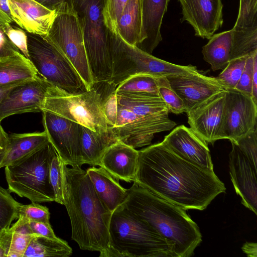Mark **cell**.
<instances>
[{"label":"cell","instance_id":"cell-1","mask_svg":"<svg viewBox=\"0 0 257 257\" xmlns=\"http://www.w3.org/2000/svg\"><path fill=\"white\" fill-rule=\"evenodd\" d=\"M138 153L134 182L185 210H205L218 194L225 192L224 183L213 170L181 158L162 142Z\"/></svg>","mask_w":257,"mask_h":257},{"label":"cell","instance_id":"cell-2","mask_svg":"<svg viewBox=\"0 0 257 257\" xmlns=\"http://www.w3.org/2000/svg\"><path fill=\"white\" fill-rule=\"evenodd\" d=\"M63 205L71 226V238L80 249L96 251L103 257L109 243L112 212L97 195L86 171L62 162Z\"/></svg>","mask_w":257,"mask_h":257},{"label":"cell","instance_id":"cell-3","mask_svg":"<svg viewBox=\"0 0 257 257\" xmlns=\"http://www.w3.org/2000/svg\"><path fill=\"white\" fill-rule=\"evenodd\" d=\"M122 204L137 217L174 243L177 257H190L202 241L197 224L183 208L134 182Z\"/></svg>","mask_w":257,"mask_h":257},{"label":"cell","instance_id":"cell-4","mask_svg":"<svg viewBox=\"0 0 257 257\" xmlns=\"http://www.w3.org/2000/svg\"><path fill=\"white\" fill-rule=\"evenodd\" d=\"M103 257H177L174 243L128 211L123 204L112 213Z\"/></svg>","mask_w":257,"mask_h":257},{"label":"cell","instance_id":"cell-5","mask_svg":"<svg viewBox=\"0 0 257 257\" xmlns=\"http://www.w3.org/2000/svg\"><path fill=\"white\" fill-rule=\"evenodd\" d=\"M79 23L94 83L109 82L111 58L104 9L105 0H70Z\"/></svg>","mask_w":257,"mask_h":257},{"label":"cell","instance_id":"cell-6","mask_svg":"<svg viewBox=\"0 0 257 257\" xmlns=\"http://www.w3.org/2000/svg\"><path fill=\"white\" fill-rule=\"evenodd\" d=\"M54 147L49 142L17 163L5 167L8 190L32 202L55 201L49 181V167Z\"/></svg>","mask_w":257,"mask_h":257},{"label":"cell","instance_id":"cell-7","mask_svg":"<svg viewBox=\"0 0 257 257\" xmlns=\"http://www.w3.org/2000/svg\"><path fill=\"white\" fill-rule=\"evenodd\" d=\"M42 111L54 113L97 132L112 127L103 114L101 96L94 87L72 94L50 84L41 108Z\"/></svg>","mask_w":257,"mask_h":257},{"label":"cell","instance_id":"cell-8","mask_svg":"<svg viewBox=\"0 0 257 257\" xmlns=\"http://www.w3.org/2000/svg\"><path fill=\"white\" fill-rule=\"evenodd\" d=\"M26 33L29 59L40 77L68 93L87 90L70 61L45 36Z\"/></svg>","mask_w":257,"mask_h":257},{"label":"cell","instance_id":"cell-9","mask_svg":"<svg viewBox=\"0 0 257 257\" xmlns=\"http://www.w3.org/2000/svg\"><path fill=\"white\" fill-rule=\"evenodd\" d=\"M70 61L83 81L87 90L94 81L88 64L82 32L70 0L56 11L45 36Z\"/></svg>","mask_w":257,"mask_h":257},{"label":"cell","instance_id":"cell-10","mask_svg":"<svg viewBox=\"0 0 257 257\" xmlns=\"http://www.w3.org/2000/svg\"><path fill=\"white\" fill-rule=\"evenodd\" d=\"M257 105L252 97L235 89H226L220 137L235 142L256 125Z\"/></svg>","mask_w":257,"mask_h":257},{"label":"cell","instance_id":"cell-11","mask_svg":"<svg viewBox=\"0 0 257 257\" xmlns=\"http://www.w3.org/2000/svg\"><path fill=\"white\" fill-rule=\"evenodd\" d=\"M42 112L44 131L62 163L81 167L80 125L48 111Z\"/></svg>","mask_w":257,"mask_h":257},{"label":"cell","instance_id":"cell-12","mask_svg":"<svg viewBox=\"0 0 257 257\" xmlns=\"http://www.w3.org/2000/svg\"><path fill=\"white\" fill-rule=\"evenodd\" d=\"M50 85L38 76L14 87L0 104V121L15 114L41 112Z\"/></svg>","mask_w":257,"mask_h":257},{"label":"cell","instance_id":"cell-13","mask_svg":"<svg viewBox=\"0 0 257 257\" xmlns=\"http://www.w3.org/2000/svg\"><path fill=\"white\" fill-rule=\"evenodd\" d=\"M224 91L213 95L186 112L190 128L207 144L220 140Z\"/></svg>","mask_w":257,"mask_h":257},{"label":"cell","instance_id":"cell-14","mask_svg":"<svg viewBox=\"0 0 257 257\" xmlns=\"http://www.w3.org/2000/svg\"><path fill=\"white\" fill-rule=\"evenodd\" d=\"M181 158L199 167L213 170L208 144L184 125L176 127L162 142Z\"/></svg>","mask_w":257,"mask_h":257},{"label":"cell","instance_id":"cell-15","mask_svg":"<svg viewBox=\"0 0 257 257\" xmlns=\"http://www.w3.org/2000/svg\"><path fill=\"white\" fill-rule=\"evenodd\" d=\"M172 88L182 100L187 112L213 95L225 90L216 77L200 73L166 76Z\"/></svg>","mask_w":257,"mask_h":257},{"label":"cell","instance_id":"cell-16","mask_svg":"<svg viewBox=\"0 0 257 257\" xmlns=\"http://www.w3.org/2000/svg\"><path fill=\"white\" fill-rule=\"evenodd\" d=\"M231 143L229 166L231 181L236 193L241 198V203L256 214V168L236 144Z\"/></svg>","mask_w":257,"mask_h":257},{"label":"cell","instance_id":"cell-17","mask_svg":"<svg viewBox=\"0 0 257 257\" xmlns=\"http://www.w3.org/2000/svg\"><path fill=\"white\" fill-rule=\"evenodd\" d=\"M182 21L193 28L195 35L209 39L223 23L221 0H179Z\"/></svg>","mask_w":257,"mask_h":257},{"label":"cell","instance_id":"cell-18","mask_svg":"<svg viewBox=\"0 0 257 257\" xmlns=\"http://www.w3.org/2000/svg\"><path fill=\"white\" fill-rule=\"evenodd\" d=\"M176 123L169 114H154L141 116L120 127H113L117 139L135 148L151 144L156 133L172 130Z\"/></svg>","mask_w":257,"mask_h":257},{"label":"cell","instance_id":"cell-19","mask_svg":"<svg viewBox=\"0 0 257 257\" xmlns=\"http://www.w3.org/2000/svg\"><path fill=\"white\" fill-rule=\"evenodd\" d=\"M12 18L26 32L47 35L55 17L52 11L34 0H8Z\"/></svg>","mask_w":257,"mask_h":257},{"label":"cell","instance_id":"cell-20","mask_svg":"<svg viewBox=\"0 0 257 257\" xmlns=\"http://www.w3.org/2000/svg\"><path fill=\"white\" fill-rule=\"evenodd\" d=\"M138 157V150L118 140L104 152L99 166L118 181L133 182L137 170Z\"/></svg>","mask_w":257,"mask_h":257},{"label":"cell","instance_id":"cell-21","mask_svg":"<svg viewBox=\"0 0 257 257\" xmlns=\"http://www.w3.org/2000/svg\"><path fill=\"white\" fill-rule=\"evenodd\" d=\"M169 1L141 0L140 40L136 47L150 54L162 40L160 29Z\"/></svg>","mask_w":257,"mask_h":257},{"label":"cell","instance_id":"cell-22","mask_svg":"<svg viewBox=\"0 0 257 257\" xmlns=\"http://www.w3.org/2000/svg\"><path fill=\"white\" fill-rule=\"evenodd\" d=\"M86 171L99 198L110 212L112 213L124 202L127 189L105 169L92 166Z\"/></svg>","mask_w":257,"mask_h":257},{"label":"cell","instance_id":"cell-23","mask_svg":"<svg viewBox=\"0 0 257 257\" xmlns=\"http://www.w3.org/2000/svg\"><path fill=\"white\" fill-rule=\"evenodd\" d=\"M49 142L45 131L9 135L8 143L0 169L17 163L37 151Z\"/></svg>","mask_w":257,"mask_h":257},{"label":"cell","instance_id":"cell-24","mask_svg":"<svg viewBox=\"0 0 257 257\" xmlns=\"http://www.w3.org/2000/svg\"><path fill=\"white\" fill-rule=\"evenodd\" d=\"M117 141L112 127L97 132L80 125V149L83 165L99 166L104 152Z\"/></svg>","mask_w":257,"mask_h":257},{"label":"cell","instance_id":"cell-25","mask_svg":"<svg viewBox=\"0 0 257 257\" xmlns=\"http://www.w3.org/2000/svg\"><path fill=\"white\" fill-rule=\"evenodd\" d=\"M118 104L139 116L169 114L163 99L158 95L140 92H116Z\"/></svg>","mask_w":257,"mask_h":257},{"label":"cell","instance_id":"cell-26","mask_svg":"<svg viewBox=\"0 0 257 257\" xmlns=\"http://www.w3.org/2000/svg\"><path fill=\"white\" fill-rule=\"evenodd\" d=\"M38 76L31 61L22 53L0 59V84L21 83Z\"/></svg>","mask_w":257,"mask_h":257},{"label":"cell","instance_id":"cell-27","mask_svg":"<svg viewBox=\"0 0 257 257\" xmlns=\"http://www.w3.org/2000/svg\"><path fill=\"white\" fill-rule=\"evenodd\" d=\"M232 30L213 35L202 47L203 59L213 71L223 70L230 61L232 46Z\"/></svg>","mask_w":257,"mask_h":257},{"label":"cell","instance_id":"cell-28","mask_svg":"<svg viewBox=\"0 0 257 257\" xmlns=\"http://www.w3.org/2000/svg\"><path fill=\"white\" fill-rule=\"evenodd\" d=\"M141 28V0H128L113 29L125 42L136 46L140 40Z\"/></svg>","mask_w":257,"mask_h":257},{"label":"cell","instance_id":"cell-29","mask_svg":"<svg viewBox=\"0 0 257 257\" xmlns=\"http://www.w3.org/2000/svg\"><path fill=\"white\" fill-rule=\"evenodd\" d=\"M72 253V249L66 241L59 237L36 235L30 241L24 257H68Z\"/></svg>","mask_w":257,"mask_h":257},{"label":"cell","instance_id":"cell-30","mask_svg":"<svg viewBox=\"0 0 257 257\" xmlns=\"http://www.w3.org/2000/svg\"><path fill=\"white\" fill-rule=\"evenodd\" d=\"M231 30L233 38H257V0H240L238 17Z\"/></svg>","mask_w":257,"mask_h":257},{"label":"cell","instance_id":"cell-31","mask_svg":"<svg viewBox=\"0 0 257 257\" xmlns=\"http://www.w3.org/2000/svg\"><path fill=\"white\" fill-rule=\"evenodd\" d=\"M35 236L15 230L10 227L4 230L0 244L6 250V257H24L30 241Z\"/></svg>","mask_w":257,"mask_h":257},{"label":"cell","instance_id":"cell-32","mask_svg":"<svg viewBox=\"0 0 257 257\" xmlns=\"http://www.w3.org/2000/svg\"><path fill=\"white\" fill-rule=\"evenodd\" d=\"M102 98V110L110 125L114 126L116 122L118 102L116 95V86L110 82L95 83L93 87Z\"/></svg>","mask_w":257,"mask_h":257},{"label":"cell","instance_id":"cell-33","mask_svg":"<svg viewBox=\"0 0 257 257\" xmlns=\"http://www.w3.org/2000/svg\"><path fill=\"white\" fill-rule=\"evenodd\" d=\"M156 78L143 74L132 76L120 83L116 88V92L145 93L160 96Z\"/></svg>","mask_w":257,"mask_h":257},{"label":"cell","instance_id":"cell-34","mask_svg":"<svg viewBox=\"0 0 257 257\" xmlns=\"http://www.w3.org/2000/svg\"><path fill=\"white\" fill-rule=\"evenodd\" d=\"M21 204L12 197L9 190L0 186V225L4 229L10 228L13 221L18 219Z\"/></svg>","mask_w":257,"mask_h":257},{"label":"cell","instance_id":"cell-35","mask_svg":"<svg viewBox=\"0 0 257 257\" xmlns=\"http://www.w3.org/2000/svg\"><path fill=\"white\" fill-rule=\"evenodd\" d=\"M156 79L159 94L166 103L169 112L176 114L186 112V108L182 100L172 88L167 77H159Z\"/></svg>","mask_w":257,"mask_h":257},{"label":"cell","instance_id":"cell-36","mask_svg":"<svg viewBox=\"0 0 257 257\" xmlns=\"http://www.w3.org/2000/svg\"><path fill=\"white\" fill-rule=\"evenodd\" d=\"M248 56L230 60L222 71L216 77L226 89H234L243 71Z\"/></svg>","mask_w":257,"mask_h":257},{"label":"cell","instance_id":"cell-37","mask_svg":"<svg viewBox=\"0 0 257 257\" xmlns=\"http://www.w3.org/2000/svg\"><path fill=\"white\" fill-rule=\"evenodd\" d=\"M49 181L54 193L55 201L63 205L62 161L54 148L50 163Z\"/></svg>","mask_w":257,"mask_h":257},{"label":"cell","instance_id":"cell-38","mask_svg":"<svg viewBox=\"0 0 257 257\" xmlns=\"http://www.w3.org/2000/svg\"><path fill=\"white\" fill-rule=\"evenodd\" d=\"M50 215L49 209L46 206L36 202L27 205L21 204L19 208L18 217H22L28 221L50 222Z\"/></svg>","mask_w":257,"mask_h":257},{"label":"cell","instance_id":"cell-39","mask_svg":"<svg viewBox=\"0 0 257 257\" xmlns=\"http://www.w3.org/2000/svg\"><path fill=\"white\" fill-rule=\"evenodd\" d=\"M234 142L246 155L253 166L257 165V125L250 133Z\"/></svg>","mask_w":257,"mask_h":257},{"label":"cell","instance_id":"cell-40","mask_svg":"<svg viewBox=\"0 0 257 257\" xmlns=\"http://www.w3.org/2000/svg\"><path fill=\"white\" fill-rule=\"evenodd\" d=\"M257 52L248 56L241 77L234 89L251 96L253 68Z\"/></svg>","mask_w":257,"mask_h":257},{"label":"cell","instance_id":"cell-41","mask_svg":"<svg viewBox=\"0 0 257 257\" xmlns=\"http://www.w3.org/2000/svg\"><path fill=\"white\" fill-rule=\"evenodd\" d=\"M4 31L13 44L29 59L26 32L22 29L12 26L11 24L8 25Z\"/></svg>","mask_w":257,"mask_h":257},{"label":"cell","instance_id":"cell-42","mask_svg":"<svg viewBox=\"0 0 257 257\" xmlns=\"http://www.w3.org/2000/svg\"><path fill=\"white\" fill-rule=\"evenodd\" d=\"M128 0H105L104 15L107 26L115 28Z\"/></svg>","mask_w":257,"mask_h":257},{"label":"cell","instance_id":"cell-43","mask_svg":"<svg viewBox=\"0 0 257 257\" xmlns=\"http://www.w3.org/2000/svg\"><path fill=\"white\" fill-rule=\"evenodd\" d=\"M21 53L0 26V59Z\"/></svg>","mask_w":257,"mask_h":257},{"label":"cell","instance_id":"cell-44","mask_svg":"<svg viewBox=\"0 0 257 257\" xmlns=\"http://www.w3.org/2000/svg\"><path fill=\"white\" fill-rule=\"evenodd\" d=\"M28 225L32 232L36 235L51 238H57L50 222L28 221Z\"/></svg>","mask_w":257,"mask_h":257},{"label":"cell","instance_id":"cell-45","mask_svg":"<svg viewBox=\"0 0 257 257\" xmlns=\"http://www.w3.org/2000/svg\"><path fill=\"white\" fill-rule=\"evenodd\" d=\"M141 117L132 110L118 104L115 124L114 127H120L130 123Z\"/></svg>","mask_w":257,"mask_h":257},{"label":"cell","instance_id":"cell-46","mask_svg":"<svg viewBox=\"0 0 257 257\" xmlns=\"http://www.w3.org/2000/svg\"><path fill=\"white\" fill-rule=\"evenodd\" d=\"M52 11L56 12L67 0H34Z\"/></svg>","mask_w":257,"mask_h":257},{"label":"cell","instance_id":"cell-47","mask_svg":"<svg viewBox=\"0 0 257 257\" xmlns=\"http://www.w3.org/2000/svg\"><path fill=\"white\" fill-rule=\"evenodd\" d=\"M251 97L257 102V57L254 58L253 63Z\"/></svg>","mask_w":257,"mask_h":257},{"label":"cell","instance_id":"cell-48","mask_svg":"<svg viewBox=\"0 0 257 257\" xmlns=\"http://www.w3.org/2000/svg\"><path fill=\"white\" fill-rule=\"evenodd\" d=\"M241 249L248 256H257V244L255 242H246L243 245Z\"/></svg>","mask_w":257,"mask_h":257},{"label":"cell","instance_id":"cell-49","mask_svg":"<svg viewBox=\"0 0 257 257\" xmlns=\"http://www.w3.org/2000/svg\"><path fill=\"white\" fill-rule=\"evenodd\" d=\"M20 83L10 84H0V104L10 91L16 86Z\"/></svg>","mask_w":257,"mask_h":257},{"label":"cell","instance_id":"cell-50","mask_svg":"<svg viewBox=\"0 0 257 257\" xmlns=\"http://www.w3.org/2000/svg\"><path fill=\"white\" fill-rule=\"evenodd\" d=\"M0 121V147L6 148L9 140V135L3 129Z\"/></svg>","mask_w":257,"mask_h":257},{"label":"cell","instance_id":"cell-51","mask_svg":"<svg viewBox=\"0 0 257 257\" xmlns=\"http://www.w3.org/2000/svg\"><path fill=\"white\" fill-rule=\"evenodd\" d=\"M0 10L12 19L8 0H0Z\"/></svg>","mask_w":257,"mask_h":257},{"label":"cell","instance_id":"cell-52","mask_svg":"<svg viewBox=\"0 0 257 257\" xmlns=\"http://www.w3.org/2000/svg\"><path fill=\"white\" fill-rule=\"evenodd\" d=\"M6 153V148L0 147V165L2 163Z\"/></svg>","mask_w":257,"mask_h":257},{"label":"cell","instance_id":"cell-53","mask_svg":"<svg viewBox=\"0 0 257 257\" xmlns=\"http://www.w3.org/2000/svg\"><path fill=\"white\" fill-rule=\"evenodd\" d=\"M0 257H6V252L4 247L0 244Z\"/></svg>","mask_w":257,"mask_h":257},{"label":"cell","instance_id":"cell-54","mask_svg":"<svg viewBox=\"0 0 257 257\" xmlns=\"http://www.w3.org/2000/svg\"><path fill=\"white\" fill-rule=\"evenodd\" d=\"M4 230V229L0 225V239H1V236H2V234Z\"/></svg>","mask_w":257,"mask_h":257}]
</instances>
